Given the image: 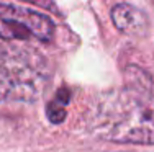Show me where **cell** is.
<instances>
[{
	"label": "cell",
	"mask_w": 154,
	"mask_h": 152,
	"mask_svg": "<svg viewBox=\"0 0 154 152\" xmlns=\"http://www.w3.org/2000/svg\"><path fill=\"white\" fill-rule=\"evenodd\" d=\"M90 129L112 142L154 146V88L149 75L128 67L125 85L97 101Z\"/></svg>",
	"instance_id": "6da1fadb"
},
{
	"label": "cell",
	"mask_w": 154,
	"mask_h": 152,
	"mask_svg": "<svg viewBox=\"0 0 154 152\" xmlns=\"http://www.w3.org/2000/svg\"><path fill=\"white\" fill-rule=\"evenodd\" d=\"M113 25L122 33L131 36H143L149 28V20L143 10L128 3H120L112 8Z\"/></svg>",
	"instance_id": "277c9868"
},
{
	"label": "cell",
	"mask_w": 154,
	"mask_h": 152,
	"mask_svg": "<svg viewBox=\"0 0 154 152\" xmlns=\"http://www.w3.org/2000/svg\"><path fill=\"white\" fill-rule=\"evenodd\" d=\"M69 100H71V92H69V88L62 87V88L57 90L54 100L48 105V118H49L51 123L59 124V123L64 121V118H66L64 108H66V105L69 103Z\"/></svg>",
	"instance_id": "5b68a950"
},
{
	"label": "cell",
	"mask_w": 154,
	"mask_h": 152,
	"mask_svg": "<svg viewBox=\"0 0 154 152\" xmlns=\"http://www.w3.org/2000/svg\"><path fill=\"white\" fill-rule=\"evenodd\" d=\"M48 80L45 57L28 46L0 43V100L33 101Z\"/></svg>",
	"instance_id": "7a4b0ae2"
},
{
	"label": "cell",
	"mask_w": 154,
	"mask_h": 152,
	"mask_svg": "<svg viewBox=\"0 0 154 152\" xmlns=\"http://www.w3.org/2000/svg\"><path fill=\"white\" fill-rule=\"evenodd\" d=\"M54 21L26 7L0 3V39L2 41L49 43L54 36Z\"/></svg>",
	"instance_id": "3957f363"
}]
</instances>
